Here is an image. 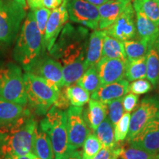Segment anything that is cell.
<instances>
[{
  "instance_id": "cell-45",
  "label": "cell",
  "mask_w": 159,
  "mask_h": 159,
  "mask_svg": "<svg viewBox=\"0 0 159 159\" xmlns=\"http://www.w3.org/2000/svg\"><path fill=\"white\" fill-rule=\"evenodd\" d=\"M13 1H15L16 2L21 5V7H23L25 9H27V1H26V0H13Z\"/></svg>"
},
{
  "instance_id": "cell-43",
  "label": "cell",
  "mask_w": 159,
  "mask_h": 159,
  "mask_svg": "<svg viewBox=\"0 0 159 159\" xmlns=\"http://www.w3.org/2000/svg\"><path fill=\"white\" fill-rule=\"evenodd\" d=\"M85 1L89 2V3L92 4L97 7H99V6L104 5V4L108 2L111 1V0H85Z\"/></svg>"
},
{
  "instance_id": "cell-1",
  "label": "cell",
  "mask_w": 159,
  "mask_h": 159,
  "mask_svg": "<svg viewBox=\"0 0 159 159\" xmlns=\"http://www.w3.org/2000/svg\"><path fill=\"white\" fill-rule=\"evenodd\" d=\"M37 125L29 110L13 124L0 127V159H12L31 153Z\"/></svg>"
},
{
  "instance_id": "cell-14",
  "label": "cell",
  "mask_w": 159,
  "mask_h": 159,
  "mask_svg": "<svg viewBox=\"0 0 159 159\" xmlns=\"http://www.w3.org/2000/svg\"><path fill=\"white\" fill-rule=\"evenodd\" d=\"M126 142L134 148L159 153V119L145 125L134 138Z\"/></svg>"
},
{
  "instance_id": "cell-19",
  "label": "cell",
  "mask_w": 159,
  "mask_h": 159,
  "mask_svg": "<svg viewBox=\"0 0 159 159\" xmlns=\"http://www.w3.org/2000/svg\"><path fill=\"white\" fill-rule=\"evenodd\" d=\"M29 110L25 105L10 102L0 97V127L13 124Z\"/></svg>"
},
{
  "instance_id": "cell-20",
  "label": "cell",
  "mask_w": 159,
  "mask_h": 159,
  "mask_svg": "<svg viewBox=\"0 0 159 159\" xmlns=\"http://www.w3.org/2000/svg\"><path fill=\"white\" fill-rule=\"evenodd\" d=\"M107 112L106 104L95 99H89L88 106L83 110V116L89 128L93 130H96L99 124L106 118Z\"/></svg>"
},
{
  "instance_id": "cell-7",
  "label": "cell",
  "mask_w": 159,
  "mask_h": 159,
  "mask_svg": "<svg viewBox=\"0 0 159 159\" xmlns=\"http://www.w3.org/2000/svg\"><path fill=\"white\" fill-rule=\"evenodd\" d=\"M26 16V9L15 1L0 0V43L10 44L16 39Z\"/></svg>"
},
{
  "instance_id": "cell-4",
  "label": "cell",
  "mask_w": 159,
  "mask_h": 159,
  "mask_svg": "<svg viewBox=\"0 0 159 159\" xmlns=\"http://www.w3.org/2000/svg\"><path fill=\"white\" fill-rule=\"evenodd\" d=\"M24 81L28 108L39 116L45 115L56 102L61 89L54 83L30 72L24 74Z\"/></svg>"
},
{
  "instance_id": "cell-6",
  "label": "cell",
  "mask_w": 159,
  "mask_h": 159,
  "mask_svg": "<svg viewBox=\"0 0 159 159\" xmlns=\"http://www.w3.org/2000/svg\"><path fill=\"white\" fill-rule=\"evenodd\" d=\"M0 97L27 106L24 74L19 66L8 63L0 67Z\"/></svg>"
},
{
  "instance_id": "cell-34",
  "label": "cell",
  "mask_w": 159,
  "mask_h": 159,
  "mask_svg": "<svg viewBox=\"0 0 159 159\" xmlns=\"http://www.w3.org/2000/svg\"><path fill=\"white\" fill-rule=\"evenodd\" d=\"M108 108V119L114 126L116 125L119 120L124 114V108L122 105V97L111 101L106 104Z\"/></svg>"
},
{
  "instance_id": "cell-46",
  "label": "cell",
  "mask_w": 159,
  "mask_h": 159,
  "mask_svg": "<svg viewBox=\"0 0 159 159\" xmlns=\"http://www.w3.org/2000/svg\"><path fill=\"white\" fill-rule=\"evenodd\" d=\"M154 45H155V47H156V49L158 50V53H159V35H158V37L157 38L156 42H155V43H154Z\"/></svg>"
},
{
  "instance_id": "cell-22",
  "label": "cell",
  "mask_w": 159,
  "mask_h": 159,
  "mask_svg": "<svg viewBox=\"0 0 159 159\" xmlns=\"http://www.w3.org/2000/svg\"><path fill=\"white\" fill-rule=\"evenodd\" d=\"M32 152L41 159H54L50 139L39 125L35 129Z\"/></svg>"
},
{
  "instance_id": "cell-13",
  "label": "cell",
  "mask_w": 159,
  "mask_h": 159,
  "mask_svg": "<svg viewBox=\"0 0 159 159\" xmlns=\"http://www.w3.org/2000/svg\"><path fill=\"white\" fill-rule=\"evenodd\" d=\"M56 84L60 89L63 87V67L58 61L52 57L41 55L28 71Z\"/></svg>"
},
{
  "instance_id": "cell-5",
  "label": "cell",
  "mask_w": 159,
  "mask_h": 159,
  "mask_svg": "<svg viewBox=\"0 0 159 159\" xmlns=\"http://www.w3.org/2000/svg\"><path fill=\"white\" fill-rule=\"evenodd\" d=\"M45 115L39 127L50 139L54 159H66L72 152L69 147L66 112L52 105Z\"/></svg>"
},
{
  "instance_id": "cell-30",
  "label": "cell",
  "mask_w": 159,
  "mask_h": 159,
  "mask_svg": "<svg viewBox=\"0 0 159 159\" xmlns=\"http://www.w3.org/2000/svg\"><path fill=\"white\" fill-rule=\"evenodd\" d=\"M119 158L121 159H159V153H152L126 144H121Z\"/></svg>"
},
{
  "instance_id": "cell-48",
  "label": "cell",
  "mask_w": 159,
  "mask_h": 159,
  "mask_svg": "<svg viewBox=\"0 0 159 159\" xmlns=\"http://www.w3.org/2000/svg\"><path fill=\"white\" fill-rule=\"evenodd\" d=\"M156 2H158V5H159V0H156Z\"/></svg>"
},
{
  "instance_id": "cell-49",
  "label": "cell",
  "mask_w": 159,
  "mask_h": 159,
  "mask_svg": "<svg viewBox=\"0 0 159 159\" xmlns=\"http://www.w3.org/2000/svg\"><path fill=\"white\" fill-rule=\"evenodd\" d=\"M1 66H2V65H1V64H0V67H1Z\"/></svg>"
},
{
  "instance_id": "cell-11",
  "label": "cell",
  "mask_w": 159,
  "mask_h": 159,
  "mask_svg": "<svg viewBox=\"0 0 159 159\" xmlns=\"http://www.w3.org/2000/svg\"><path fill=\"white\" fill-rule=\"evenodd\" d=\"M104 30L107 35L122 42L136 39V16L131 2L126 6L116 21Z\"/></svg>"
},
{
  "instance_id": "cell-15",
  "label": "cell",
  "mask_w": 159,
  "mask_h": 159,
  "mask_svg": "<svg viewBox=\"0 0 159 159\" xmlns=\"http://www.w3.org/2000/svg\"><path fill=\"white\" fill-rule=\"evenodd\" d=\"M126 61L121 59L101 57L96 64L100 85L115 83L124 78Z\"/></svg>"
},
{
  "instance_id": "cell-12",
  "label": "cell",
  "mask_w": 159,
  "mask_h": 159,
  "mask_svg": "<svg viewBox=\"0 0 159 159\" xmlns=\"http://www.w3.org/2000/svg\"><path fill=\"white\" fill-rule=\"evenodd\" d=\"M69 19L66 8V0H64L60 7L52 10L43 35L44 48L49 52L56 42L58 35Z\"/></svg>"
},
{
  "instance_id": "cell-31",
  "label": "cell",
  "mask_w": 159,
  "mask_h": 159,
  "mask_svg": "<svg viewBox=\"0 0 159 159\" xmlns=\"http://www.w3.org/2000/svg\"><path fill=\"white\" fill-rule=\"evenodd\" d=\"M77 84L88 91L89 94H92L94 91H96L100 85L96 66H91L89 67V69L77 80Z\"/></svg>"
},
{
  "instance_id": "cell-8",
  "label": "cell",
  "mask_w": 159,
  "mask_h": 159,
  "mask_svg": "<svg viewBox=\"0 0 159 159\" xmlns=\"http://www.w3.org/2000/svg\"><path fill=\"white\" fill-rule=\"evenodd\" d=\"M156 119H159V97H145L130 116L126 142L131 140L145 125Z\"/></svg>"
},
{
  "instance_id": "cell-10",
  "label": "cell",
  "mask_w": 159,
  "mask_h": 159,
  "mask_svg": "<svg viewBox=\"0 0 159 159\" xmlns=\"http://www.w3.org/2000/svg\"><path fill=\"white\" fill-rule=\"evenodd\" d=\"M66 8L71 21L94 30L98 29V7L85 0H66Z\"/></svg>"
},
{
  "instance_id": "cell-28",
  "label": "cell",
  "mask_w": 159,
  "mask_h": 159,
  "mask_svg": "<svg viewBox=\"0 0 159 159\" xmlns=\"http://www.w3.org/2000/svg\"><path fill=\"white\" fill-rule=\"evenodd\" d=\"M127 59L133 60L146 55L149 49V44L145 41L139 39L123 41Z\"/></svg>"
},
{
  "instance_id": "cell-23",
  "label": "cell",
  "mask_w": 159,
  "mask_h": 159,
  "mask_svg": "<svg viewBox=\"0 0 159 159\" xmlns=\"http://www.w3.org/2000/svg\"><path fill=\"white\" fill-rule=\"evenodd\" d=\"M146 78L156 89L159 80V53L155 45L149 47L146 55Z\"/></svg>"
},
{
  "instance_id": "cell-39",
  "label": "cell",
  "mask_w": 159,
  "mask_h": 159,
  "mask_svg": "<svg viewBox=\"0 0 159 159\" xmlns=\"http://www.w3.org/2000/svg\"><path fill=\"white\" fill-rule=\"evenodd\" d=\"M62 89H61V91H60V94L57 99L56 100V102H55V104L53 105L54 106L57 107V108L61 109V110H63L64 111L65 109H68L70 105V102H69L68 98H67L66 95L65 93V90L64 88H61Z\"/></svg>"
},
{
  "instance_id": "cell-47",
  "label": "cell",
  "mask_w": 159,
  "mask_h": 159,
  "mask_svg": "<svg viewBox=\"0 0 159 159\" xmlns=\"http://www.w3.org/2000/svg\"><path fill=\"white\" fill-rule=\"evenodd\" d=\"M156 89H157V90H158V94H159V80H158V85H157V87H156Z\"/></svg>"
},
{
  "instance_id": "cell-42",
  "label": "cell",
  "mask_w": 159,
  "mask_h": 159,
  "mask_svg": "<svg viewBox=\"0 0 159 159\" xmlns=\"http://www.w3.org/2000/svg\"><path fill=\"white\" fill-rule=\"evenodd\" d=\"M66 159H83L82 151L80 150H74L66 158Z\"/></svg>"
},
{
  "instance_id": "cell-44",
  "label": "cell",
  "mask_w": 159,
  "mask_h": 159,
  "mask_svg": "<svg viewBox=\"0 0 159 159\" xmlns=\"http://www.w3.org/2000/svg\"><path fill=\"white\" fill-rule=\"evenodd\" d=\"M12 159H41L39 158V157H37L35 154L33 153H29L27 155H25V156H18Z\"/></svg>"
},
{
  "instance_id": "cell-33",
  "label": "cell",
  "mask_w": 159,
  "mask_h": 159,
  "mask_svg": "<svg viewBox=\"0 0 159 159\" xmlns=\"http://www.w3.org/2000/svg\"><path fill=\"white\" fill-rule=\"evenodd\" d=\"M130 120V113H125L115 125L114 137L116 143H122L126 139L129 131Z\"/></svg>"
},
{
  "instance_id": "cell-38",
  "label": "cell",
  "mask_w": 159,
  "mask_h": 159,
  "mask_svg": "<svg viewBox=\"0 0 159 159\" xmlns=\"http://www.w3.org/2000/svg\"><path fill=\"white\" fill-rule=\"evenodd\" d=\"M139 100V95L132 94V93L125 95L122 97V105L124 111L127 113L132 112L138 106Z\"/></svg>"
},
{
  "instance_id": "cell-35",
  "label": "cell",
  "mask_w": 159,
  "mask_h": 159,
  "mask_svg": "<svg viewBox=\"0 0 159 159\" xmlns=\"http://www.w3.org/2000/svg\"><path fill=\"white\" fill-rule=\"evenodd\" d=\"M32 11L33 13V16H34V19L38 26V28H39L40 33H41V35L43 38L46 25H47V21H48L52 11L42 6V7H39V8L33 10Z\"/></svg>"
},
{
  "instance_id": "cell-17",
  "label": "cell",
  "mask_w": 159,
  "mask_h": 159,
  "mask_svg": "<svg viewBox=\"0 0 159 159\" xmlns=\"http://www.w3.org/2000/svg\"><path fill=\"white\" fill-rule=\"evenodd\" d=\"M131 0H111L98 7L99 21L98 28L104 30L116 21Z\"/></svg>"
},
{
  "instance_id": "cell-9",
  "label": "cell",
  "mask_w": 159,
  "mask_h": 159,
  "mask_svg": "<svg viewBox=\"0 0 159 159\" xmlns=\"http://www.w3.org/2000/svg\"><path fill=\"white\" fill-rule=\"evenodd\" d=\"M66 112L69 147L71 151L77 150L83 146L90 128L83 116L82 107L70 106Z\"/></svg>"
},
{
  "instance_id": "cell-26",
  "label": "cell",
  "mask_w": 159,
  "mask_h": 159,
  "mask_svg": "<svg viewBox=\"0 0 159 159\" xmlns=\"http://www.w3.org/2000/svg\"><path fill=\"white\" fill-rule=\"evenodd\" d=\"M134 11L142 12L159 27V5L156 0H134Z\"/></svg>"
},
{
  "instance_id": "cell-40",
  "label": "cell",
  "mask_w": 159,
  "mask_h": 159,
  "mask_svg": "<svg viewBox=\"0 0 159 159\" xmlns=\"http://www.w3.org/2000/svg\"><path fill=\"white\" fill-rule=\"evenodd\" d=\"M64 0H43V6L49 10L57 8L62 5Z\"/></svg>"
},
{
  "instance_id": "cell-37",
  "label": "cell",
  "mask_w": 159,
  "mask_h": 159,
  "mask_svg": "<svg viewBox=\"0 0 159 159\" xmlns=\"http://www.w3.org/2000/svg\"><path fill=\"white\" fill-rule=\"evenodd\" d=\"M122 143H116L113 148H103L92 159H118Z\"/></svg>"
},
{
  "instance_id": "cell-41",
  "label": "cell",
  "mask_w": 159,
  "mask_h": 159,
  "mask_svg": "<svg viewBox=\"0 0 159 159\" xmlns=\"http://www.w3.org/2000/svg\"><path fill=\"white\" fill-rule=\"evenodd\" d=\"M26 1L27 6L31 9V11L43 6V0H26Z\"/></svg>"
},
{
  "instance_id": "cell-27",
  "label": "cell",
  "mask_w": 159,
  "mask_h": 159,
  "mask_svg": "<svg viewBox=\"0 0 159 159\" xmlns=\"http://www.w3.org/2000/svg\"><path fill=\"white\" fill-rule=\"evenodd\" d=\"M114 125L107 117L94 130L95 135L103 148H113L116 144L115 142Z\"/></svg>"
},
{
  "instance_id": "cell-21",
  "label": "cell",
  "mask_w": 159,
  "mask_h": 159,
  "mask_svg": "<svg viewBox=\"0 0 159 159\" xmlns=\"http://www.w3.org/2000/svg\"><path fill=\"white\" fill-rule=\"evenodd\" d=\"M105 35V30L93 31L89 35L88 47L86 51V64L88 67L96 66L102 57L103 40Z\"/></svg>"
},
{
  "instance_id": "cell-32",
  "label": "cell",
  "mask_w": 159,
  "mask_h": 159,
  "mask_svg": "<svg viewBox=\"0 0 159 159\" xmlns=\"http://www.w3.org/2000/svg\"><path fill=\"white\" fill-rule=\"evenodd\" d=\"M102 148V145L94 134H89L83 144V159H92Z\"/></svg>"
},
{
  "instance_id": "cell-18",
  "label": "cell",
  "mask_w": 159,
  "mask_h": 159,
  "mask_svg": "<svg viewBox=\"0 0 159 159\" xmlns=\"http://www.w3.org/2000/svg\"><path fill=\"white\" fill-rule=\"evenodd\" d=\"M135 11L136 36L148 43L149 47L153 45L159 35V27L149 19L142 12Z\"/></svg>"
},
{
  "instance_id": "cell-2",
  "label": "cell",
  "mask_w": 159,
  "mask_h": 159,
  "mask_svg": "<svg viewBox=\"0 0 159 159\" xmlns=\"http://www.w3.org/2000/svg\"><path fill=\"white\" fill-rule=\"evenodd\" d=\"M89 35V29L66 23L49 53L61 61L62 66L75 62H86Z\"/></svg>"
},
{
  "instance_id": "cell-24",
  "label": "cell",
  "mask_w": 159,
  "mask_h": 159,
  "mask_svg": "<svg viewBox=\"0 0 159 159\" xmlns=\"http://www.w3.org/2000/svg\"><path fill=\"white\" fill-rule=\"evenodd\" d=\"M102 57H108V58L121 59L125 61L128 60L125 55L122 41H119L107 35L106 33L103 40Z\"/></svg>"
},
{
  "instance_id": "cell-25",
  "label": "cell",
  "mask_w": 159,
  "mask_h": 159,
  "mask_svg": "<svg viewBox=\"0 0 159 159\" xmlns=\"http://www.w3.org/2000/svg\"><path fill=\"white\" fill-rule=\"evenodd\" d=\"M147 67L145 56L137 59L127 60L125 77L129 82L146 78Z\"/></svg>"
},
{
  "instance_id": "cell-29",
  "label": "cell",
  "mask_w": 159,
  "mask_h": 159,
  "mask_svg": "<svg viewBox=\"0 0 159 159\" xmlns=\"http://www.w3.org/2000/svg\"><path fill=\"white\" fill-rule=\"evenodd\" d=\"M71 106L83 107L89 101V93L77 84L63 87Z\"/></svg>"
},
{
  "instance_id": "cell-16",
  "label": "cell",
  "mask_w": 159,
  "mask_h": 159,
  "mask_svg": "<svg viewBox=\"0 0 159 159\" xmlns=\"http://www.w3.org/2000/svg\"><path fill=\"white\" fill-rule=\"evenodd\" d=\"M129 81L122 79L109 84L100 85L91 94V99L108 104L114 99L122 98L129 92Z\"/></svg>"
},
{
  "instance_id": "cell-3",
  "label": "cell",
  "mask_w": 159,
  "mask_h": 159,
  "mask_svg": "<svg viewBox=\"0 0 159 159\" xmlns=\"http://www.w3.org/2000/svg\"><path fill=\"white\" fill-rule=\"evenodd\" d=\"M44 49L43 38L31 11L26 16L21 25L13 49V57L25 71H28L43 55Z\"/></svg>"
},
{
  "instance_id": "cell-36",
  "label": "cell",
  "mask_w": 159,
  "mask_h": 159,
  "mask_svg": "<svg viewBox=\"0 0 159 159\" xmlns=\"http://www.w3.org/2000/svg\"><path fill=\"white\" fill-rule=\"evenodd\" d=\"M153 86L148 80H136L129 84V92L136 95L145 94L150 92Z\"/></svg>"
}]
</instances>
